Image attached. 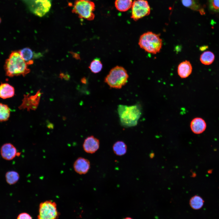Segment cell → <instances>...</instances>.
<instances>
[{
	"instance_id": "obj_1",
	"label": "cell",
	"mask_w": 219,
	"mask_h": 219,
	"mask_svg": "<svg viewBox=\"0 0 219 219\" xmlns=\"http://www.w3.org/2000/svg\"><path fill=\"white\" fill-rule=\"evenodd\" d=\"M28 64L21 57L19 51H14L5 61L4 68L6 75L9 77L24 76L30 71Z\"/></svg>"
},
{
	"instance_id": "obj_2",
	"label": "cell",
	"mask_w": 219,
	"mask_h": 219,
	"mask_svg": "<svg viewBox=\"0 0 219 219\" xmlns=\"http://www.w3.org/2000/svg\"><path fill=\"white\" fill-rule=\"evenodd\" d=\"M117 111L122 125L125 127L135 126L140 118L141 111L138 105L118 106Z\"/></svg>"
},
{
	"instance_id": "obj_3",
	"label": "cell",
	"mask_w": 219,
	"mask_h": 219,
	"mask_svg": "<svg viewBox=\"0 0 219 219\" xmlns=\"http://www.w3.org/2000/svg\"><path fill=\"white\" fill-rule=\"evenodd\" d=\"M138 44L145 51L155 54L160 51L162 46V41L159 34L148 31L141 36Z\"/></svg>"
},
{
	"instance_id": "obj_4",
	"label": "cell",
	"mask_w": 219,
	"mask_h": 219,
	"mask_svg": "<svg viewBox=\"0 0 219 219\" xmlns=\"http://www.w3.org/2000/svg\"><path fill=\"white\" fill-rule=\"evenodd\" d=\"M128 77L124 68L117 66L110 70L104 80L110 88L120 89L126 84Z\"/></svg>"
},
{
	"instance_id": "obj_5",
	"label": "cell",
	"mask_w": 219,
	"mask_h": 219,
	"mask_svg": "<svg viewBox=\"0 0 219 219\" xmlns=\"http://www.w3.org/2000/svg\"><path fill=\"white\" fill-rule=\"evenodd\" d=\"M95 9L94 2L88 0H76L73 6L72 12L78 15L80 18L89 20H93Z\"/></svg>"
},
{
	"instance_id": "obj_6",
	"label": "cell",
	"mask_w": 219,
	"mask_h": 219,
	"mask_svg": "<svg viewBox=\"0 0 219 219\" xmlns=\"http://www.w3.org/2000/svg\"><path fill=\"white\" fill-rule=\"evenodd\" d=\"M59 216L56 203L49 200L40 204L38 219H57Z\"/></svg>"
},
{
	"instance_id": "obj_7",
	"label": "cell",
	"mask_w": 219,
	"mask_h": 219,
	"mask_svg": "<svg viewBox=\"0 0 219 219\" xmlns=\"http://www.w3.org/2000/svg\"><path fill=\"white\" fill-rule=\"evenodd\" d=\"M131 8V18L136 21L148 16L150 13V6L146 0H135L133 2Z\"/></svg>"
},
{
	"instance_id": "obj_8",
	"label": "cell",
	"mask_w": 219,
	"mask_h": 219,
	"mask_svg": "<svg viewBox=\"0 0 219 219\" xmlns=\"http://www.w3.org/2000/svg\"><path fill=\"white\" fill-rule=\"evenodd\" d=\"M41 95L40 90L33 96L24 95L22 103L19 107V109H26L28 111L36 109L39 104Z\"/></svg>"
},
{
	"instance_id": "obj_9",
	"label": "cell",
	"mask_w": 219,
	"mask_h": 219,
	"mask_svg": "<svg viewBox=\"0 0 219 219\" xmlns=\"http://www.w3.org/2000/svg\"><path fill=\"white\" fill-rule=\"evenodd\" d=\"M99 144L98 139L94 136H91L85 139L83 144V148L86 153L93 154L99 149Z\"/></svg>"
},
{
	"instance_id": "obj_10",
	"label": "cell",
	"mask_w": 219,
	"mask_h": 219,
	"mask_svg": "<svg viewBox=\"0 0 219 219\" xmlns=\"http://www.w3.org/2000/svg\"><path fill=\"white\" fill-rule=\"evenodd\" d=\"M75 171L80 175L85 174L89 171L90 168V164L87 159L80 157L75 161L73 165Z\"/></svg>"
},
{
	"instance_id": "obj_11",
	"label": "cell",
	"mask_w": 219,
	"mask_h": 219,
	"mask_svg": "<svg viewBox=\"0 0 219 219\" xmlns=\"http://www.w3.org/2000/svg\"><path fill=\"white\" fill-rule=\"evenodd\" d=\"M17 150L16 148L10 143L3 144L0 149L1 156L6 160H11L17 155Z\"/></svg>"
},
{
	"instance_id": "obj_12",
	"label": "cell",
	"mask_w": 219,
	"mask_h": 219,
	"mask_svg": "<svg viewBox=\"0 0 219 219\" xmlns=\"http://www.w3.org/2000/svg\"><path fill=\"white\" fill-rule=\"evenodd\" d=\"M36 7L34 11L36 15L42 17L49 10L51 3L49 0H36Z\"/></svg>"
},
{
	"instance_id": "obj_13",
	"label": "cell",
	"mask_w": 219,
	"mask_h": 219,
	"mask_svg": "<svg viewBox=\"0 0 219 219\" xmlns=\"http://www.w3.org/2000/svg\"><path fill=\"white\" fill-rule=\"evenodd\" d=\"M192 131L194 134H199L203 133L207 127L205 121L200 117H196L193 119L190 123Z\"/></svg>"
},
{
	"instance_id": "obj_14",
	"label": "cell",
	"mask_w": 219,
	"mask_h": 219,
	"mask_svg": "<svg viewBox=\"0 0 219 219\" xmlns=\"http://www.w3.org/2000/svg\"><path fill=\"white\" fill-rule=\"evenodd\" d=\"M192 67L190 62L187 60L182 61L178 66L177 72L181 78L188 77L192 73Z\"/></svg>"
},
{
	"instance_id": "obj_15",
	"label": "cell",
	"mask_w": 219,
	"mask_h": 219,
	"mask_svg": "<svg viewBox=\"0 0 219 219\" xmlns=\"http://www.w3.org/2000/svg\"><path fill=\"white\" fill-rule=\"evenodd\" d=\"M19 51L22 58L28 65L33 63V58L39 57L41 56V54L34 53L31 49L28 47L24 48Z\"/></svg>"
},
{
	"instance_id": "obj_16",
	"label": "cell",
	"mask_w": 219,
	"mask_h": 219,
	"mask_svg": "<svg viewBox=\"0 0 219 219\" xmlns=\"http://www.w3.org/2000/svg\"><path fill=\"white\" fill-rule=\"evenodd\" d=\"M185 7L193 10L199 12L201 15L205 14L204 9L199 0H181Z\"/></svg>"
},
{
	"instance_id": "obj_17",
	"label": "cell",
	"mask_w": 219,
	"mask_h": 219,
	"mask_svg": "<svg viewBox=\"0 0 219 219\" xmlns=\"http://www.w3.org/2000/svg\"><path fill=\"white\" fill-rule=\"evenodd\" d=\"M15 93L14 88L10 84L4 83L0 85V98L4 99L12 98Z\"/></svg>"
},
{
	"instance_id": "obj_18",
	"label": "cell",
	"mask_w": 219,
	"mask_h": 219,
	"mask_svg": "<svg viewBox=\"0 0 219 219\" xmlns=\"http://www.w3.org/2000/svg\"><path fill=\"white\" fill-rule=\"evenodd\" d=\"M113 150L114 153L116 155L122 156L127 152V146L124 142L118 141L116 142L113 145Z\"/></svg>"
},
{
	"instance_id": "obj_19",
	"label": "cell",
	"mask_w": 219,
	"mask_h": 219,
	"mask_svg": "<svg viewBox=\"0 0 219 219\" xmlns=\"http://www.w3.org/2000/svg\"><path fill=\"white\" fill-rule=\"evenodd\" d=\"M132 3V0H116L115 5L118 10L125 12L131 7Z\"/></svg>"
},
{
	"instance_id": "obj_20",
	"label": "cell",
	"mask_w": 219,
	"mask_h": 219,
	"mask_svg": "<svg viewBox=\"0 0 219 219\" xmlns=\"http://www.w3.org/2000/svg\"><path fill=\"white\" fill-rule=\"evenodd\" d=\"M214 58V53L210 51H207L204 52L201 55L200 61L202 64L209 65L213 62Z\"/></svg>"
},
{
	"instance_id": "obj_21",
	"label": "cell",
	"mask_w": 219,
	"mask_h": 219,
	"mask_svg": "<svg viewBox=\"0 0 219 219\" xmlns=\"http://www.w3.org/2000/svg\"><path fill=\"white\" fill-rule=\"evenodd\" d=\"M10 109L8 105L0 103V122L7 121L10 115Z\"/></svg>"
},
{
	"instance_id": "obj_22",
	"label": "cell",
	"mask_w": 219,
	"mask_h": 219,
	"mask_svg": "<svg viewBox=\"0 0 219 219\" xmlns=\"http://www.w3.org/2000/svg\"><path fill=\"white\" fill-rule=\"evenodd\" d=\"M204 201L200 196L196 195L193 196L189 201L191 207L194 210H199L203 207Z\"/></svg>"
},
{
	"instance_id": "obj_23",
	"label": "cell",
	"mask_w": 219,
	"mask_h": 219,
	"mask_svg": "<svg viewBox=\"0 0 219 219\" xmlns=\"http://www.w3.org/2000/svg\"><path fill=\"white\" fill-rule=\"evenodd\" d=\"M5 178L7 182L11 185L16 183L19 179V175L16 172L14 171L7 172L5 175Z\"/></svg>"
},
{
	"instance_id": "obj_24",
	"label": "cell",
	"mask_w": 219,
	"mask_h": 219,
	"mask_svg": "<svg viewBox=\"0 0 219 219\" xmlns=\"http://www.w3.org/2000/svg\"><path fill=\"white\" fill-rule=\"evenodd\" d=\"M89 68L91 72L94 73L100 72L103 68V64L99 58L94 59L91 62Z\"/></svg>"
},
{
	"instance_id": "obj_25",
	"label": "cell",
	"mask_w": 219,
	"mask_h": 219,
	"mask_svg": "<svg viewBox=\"0 0 219 219\" xmlns=\"http://www.w3.org/2000/svg\"><path fill=\"white\" fill-rule=\"evenodd\" d=\"M209 7L214 12H219V0H208Z\"/></svg>"
},
{
	"instance_id": "obj_26",
	"label": "cell",
	"mask_w": 219,
	"mask_h": 219,
	"mask_svg": "<svg viewBox=\"0 0 219 219\" xmlns=\"http://www.w3.org/2000/svg\"><path fill=\"white\" fill-rule=\"evenodd\" d=\"M17 219H32V218L29 214L26 213H23L19 215Z\"/></svg>"
},
{
	"instance_id": "obj_27",
	"label": "cell",
	"mask_w": 219,
	"mask_h": 219,
	"mask_svg": "<svg viewBox=\"0 0 219 219\" xmlns=\"http://www.w3.org/2000/svg\"><path fill=\"white\" fill-rule=\"evenodd\" d=\"M207 46H202L200 48V49L201 50H205L207 48Z\"/></svg>"
},
{
	"instance_id": "obj_28",
	"label": "cell",
	"mask_w": 219,
	"mask_h": 219,
	"mask_svg": "<svg viewBox=\"0 0 219 219\" xmlns=\"http://www.w3.org/2000/svg\"><path fill=\"white\" fill-rule=\"evenodd\" d=\"M82 82L85 84L86 82V80L85 78H83L81 80Z\"/></svg>"
},
{
	"instance_id": "obj_29",
	"label": "cell",
	"mask_w": 219,
	"mask_h": 219,
	"mask_svg": "<svg viewBox=\"0 0 219 219\" xmlns=\"http://www.w3.org/2000/svg\"><path fill=\"white\" fill-rule=\"evenodd\" d=\"M123 219H133L130 217H126Z\"/></svg>"
},
{
	"instance_id": "obj_30",
	"label": "cell",
	"mask_w": 219,
	"mask_h": 219,
	"mask_svg": "<svg viewBox=\"0 0 219 219\" xmlns=\"http://www.w3.org/2000/svg\"><path fill=\"white\" fill-rule=\"evenodd\" d=\"M1 18H0V23H1Z\"/></svg>"
}]
</instances>
